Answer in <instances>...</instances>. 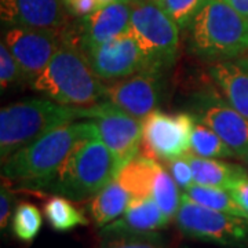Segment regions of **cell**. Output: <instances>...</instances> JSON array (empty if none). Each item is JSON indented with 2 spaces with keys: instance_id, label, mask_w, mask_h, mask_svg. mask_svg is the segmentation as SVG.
Returning <instances> with one entry per match:
<instances>
[{
  "instance_id": "1",
  "label": "cell",
  "mask_w": 248,
  "mask_h": 248,
  "mask_svg": "<svg viewBox=\"0 0 248 248\" xmlns=\"http://www.w3.org/2000/svg\"><path fill=\"white\" fill-rule=\"evenodd\" d=\"M90 137H97L90 119L61 125L3 161L1 177L25 187L47 189L75 145Z\"/></svg>"
},
{
  "instance_id": "2",
  "label": "cell",
  "mask_w": 248,
  "mask_h": 248,
  "mask_svg": "<svg viewBox=\"0 0 248 248\" xmlns=\"http://www.w3.org/2000/svg\"><path fill=\"white\" fill-rule=\"evenodd\" d=\"M35 91L58 104L89 108L107 99V84L94 73L84 53L69 42L54 54L46 68L31 81Z\"/></svg>"
},
{
  "instance_id": "3",
  "label": "cell",
  "mask_w": 248,
  "mask_h": 248,
  "mask_svg": "<svg viewBox=\"0 0 248 248\" xmlns=\"http://www.w3.org/2000/svg\"><path fill=\"white\" fill-rule=\"evenodd\" d=\"M187 29L189 50L207 61H226L248 53V18L222 0H205Z\"/></svg>"
},
{
  "instance_id": "4",
  "label": "cell",
  "mask_w": 248,
  "mask_h": 248,
  "mask_svg": "<svg viewBox=\"0 0 248 248\" xmlns=\"http://www.w3.org/2000/svg\"><path fill=\"white\" fill-rule=\"evenodd\" d=\"M78 119H86V108L68 107L43 98H28L1 108V163L40 137Z\"/></svg>"
},
{
  "instance_id": "5",
  "label": "cell",
  "mask_w": 248,
  "mask_h": 248,
  "mask_svg": "<svg viewBox=\"0 0 248 248\" xmlns=\"http://www.w3.org/2000/svg\"><path fill=\"white\" fill-rule=\"evenodd\" d=\"M120 170L107 145L98 137H90L75 145L47 189L75 202H83L112 182Z\"/></svg>"
},
{
  "instance_id": "6",
  "label": "cell",
  "mask_w": 248,
  "mask_h": 248,
  "mask_svg": "<svg viewBox=\"0 0 248 248\" xmlns=\"http://www.w3.org/2000/svg\"><path fill=\"white\" fill-rule=\"evenodd\" d=\"M128 33L140 46L146 68L166 71L179 50V27L163 6L148 0L131 1Z\"/></svg>"
},
{
  "instance_id": "7",
  "label": "cell",
  "mask_w": 248,
  "mask_h": 248,
  "mask_svg": "<svg viewBox=\"0 0 248 248\" xmlns=\"http://www.w3.org/2000/svg\"><path fill=\"white\" fill-rule=\"evenodd\" d=\"M187 237L225 247H248V219L199 205L182 196L175 217Z\"/></svg>"
},
{
  "instance_id": "8",
  "label": "cell",
  "mask_w": 248,
  "mask_h": 248,
  "mask_svg": "<svg viewBox=\"0 0 248 248\" xmlns=\"http://www.w3.org/2000/svg\"><path fill=\"white\" fill-rule=\"evenodd\" d=\"M190 115L218 134L236 157L248 160V120L223 97L215 84L193 94Z\"/></svg>"
},
{
  "instance_id": "9",
  "label": "cell",
  "mask_w": 248,
  "mask_h": 248,
  "mask_svg": "<svg viewBox=\"0 0 248 248\" xmlns=\"http://www.w3.org/2000/svg\"><path fill=\"white\" fill-rule=\"evenodd\" d=\"M196 119L187 112L166 113L153 110L142 120V155L169 161L190 151V135Z\"/></svg>"
},
{
  "instance_id": "10",
  "label": "cell",
  "mask_w": 248,
  "mask_h": 248,
  "mask_svg": "<svg viewBox=\"0 0 248 248\" xmlns=\"http://www.w3.org/2000/svg\"><path fill=\"white\" fill-rule=\"evenodd\" d=\"M86 119L94 122L97 137L110 149L122 169L138 156L142 142V120L108 99L86 108Z\"/></svg>"
},
{
  "instance_id": "11",
  "label": "cell",
  "mask_w": 248,
  "mask_h": 248,
  "mask_svg": "<svg viewBox=\"0 0 248 248\" xmlns=\"http://www.w3.org/2000/svg\"><path fill=\"white\" fill-rule=\"evenodd\" d=\"M65 32L39 28L9 27L3 33L1 42L9 47L19 63L25 80L32 81L63 45Z\"/></svg>"
},
{
  "instance_id": "12",
  "label": "cell",
  "mask_w": 248,
  "mask_h": 248,
  "mask_svg": "<svg viewBox=\"0 0 248 248\" xmlns=\"http://www.w3.org/2000/svg\"><path fill=\"white\" fill-rule=\"evenodd\" d=\"M163 72L146 68L123 79L108 81L107 99L124 112L143 120L160 104L164 83Z\"/></svg>"
},
{
  "instance_id": "13",
  "label": "cell",
  "mask_w": 248,
  "mask_h": 248,
  "mask_svg": "<svg viewBox=\"0 0 248 248\" xmlns=\"http://www.w3.org/2000/svg\"><path fill=\"white\" fill-rule=\"evenodd\" d=\"M83 53L94 73L104 81L123 79L146 69L145 55L128 31Z\"/></svg>"
},
{
  "instance_id": "14",
  "label": "cell",
  "mask_w": 248,
  "mask_h": 248,
  "mask_svg": "<svg viewBox=\"0 0 248 248\" xmlns=\"http://www.w3.org/2000/svg\"><path fill=\"white\" fill-rule=\"evenodd\" d=\"M131 19V3L115 1L81 18L78 32L71 28L65 32V40L81 51L112 40L128 31Z\"/></svg>"
},
{
  "instance_id": "15",
  "label": "cell",
  "mask_w": 248,
  "mask_h": 248,
  "mask_svg": "<svg viewBox=\"0 0 248 248\" xmlns=\"http://www.w3.org/2000/svg\"><path fill=\"white\" fill-rule=\"evenodd\" d=\"M1 22L9 27L39 28L65 32L71 14L62 0H0Z\"/></svg>"
},
{
  "instance_id": "16",
  "label": "cell",
  "mask_w": 248,
  "mask_h": 248,
  "mask_svg": "<svg viewBox=\"0 0 248 248\" xmlns=\"http://www.w3.org/2000/svg\"><path fill=\"white\" fill-rule=\"evenodd\" d=\"M167 215L152 197L131 199L125 213L115 222L104 226V233L112 237L120 236H148L160 231L169 223Z\"/></svg>"
},
{
  "instance_id": "17",
  "label": "cell",
  "mask_w": 248,
  "mask_h": 248,
  "mask_svg": "<svg viewBox=\"0 0 248 248\" xmlns=\"http://www.w3.org/2000/svg\"><path fill=\"white\" fill-rule=\"evenodd\" d=\"M208 75L232 107L248 120V55L213 62Z\"/></svg>"
},
{
  "instance_id": "18",
  "label": "cell",
  "mask_w": 248,
  "mask_h": 248,
  "mask_svg": "<svg viewBox=\"0 0 248 248\" xmlns=\"http://www.w3.org/2000/svg\"><path fill=\"white\" fill-rule=\"evenodd\" d=\"M131 196L123 186L113 179L91 199L89 211L98 228H104L119 219L127 210Z\"/></svg>"
},
{
  "instance_id": "19",
  "label": "cell",
  "mask_w": 248,
  "mask_h": 248,
  "mask_svg": "<svg viewBox=\"0 0 248 248\" xmlns=\"http://www.w3.org/2000/svg\"><path fill=\"white\" fill-rule=\"evenodd\" d=\"M185 157L192 167L193 179L197 185L228 189L236 178L246 174L243 167L222 160L200 157L190 152L186 153Z\"/></svg>"
},
{
  "instance_id": "20",
  "label": "cell",
  "mask_w": 248,
  "mask_h": 248,
  "mask_svg": "<svg viewBox=\"0 0 248 248\" xmlns=\"http://www.w3.org/2000/svg\"><path fill=\"white\" fill-rule=\"evenodd\" d=\"M160 166L159 161L140 155L119 171L116 179L130 193L131 199L151 197L153 182Z\"/></svg>"
},
{
  "instance_id": "21",
  "label": "cell",
  "mask_w": 248,
  "mask_h": 248,
  "mask_svg": "<svg viewBox=\"0 0 248 248\" xmlns=\"http://www.w3.org/2000/svg\"><path fill=\"white\" fill-rule=\"evenodd\" d=\"M184 197L193 203L207 207L210 210H215L219 213H226L247 218L248 214L241 208L239 203L233 199L231 192L228 189L222 187H213V186H203L193 184L190 187H187L185 193H182Z\"/></svg>"
},
{
  "instance_id": "22",
  "label": "cell",
  "mask_w": 248,
  "mask_h": 248,
  "mask_svg": "<svg viewBox=\"0 0 248 248\" xmlns=\"http://www.w3.org/2000/svg\"><path fill=\"white\" fill-rule=\"evenodd\" d=\"M45 217L50 226L57 232L72 231L89 223L84 214L63 196H53L46 202Z\"/></svg>"
},
{
  "instance_id": "23",
  "label": "cell",
  "mask_w": 248,
  "mask_h": 248,
  "mask_svg": "<svg viewBox=\"0 0 248 248\" xmlns=\"http://www.w3.org/2000/svg\"><path fill=\"white\" fill-rule=\"evenodd\" d=\"M190 153L208 159H229L236 157L232 149L222 141L218 134L205 124L196 120L190 135Z\"/></svg>"
},
{
  "instance_id": "24",
  "label": "cell",
  "mask_w": 248,
  "mask_h": 248,
  "mask_svg": "<svg viewBox=\"0 0 248 248\" xmlns=\"http://www.w3.org/2000/svg\"><path fill=\"white\" fill-rule=\"evenodd\" d=\"M151 197L156 202L160 210L167 215V218H175L182 203V196L179 193V186L164 166H160L156 174Z\"/></svg>"
},
{
  "instance_id": "25",
  "label": "cell",
  "mask_w": 248,
  "mask_h": 248,
  "mask_svg": "<svg viewBox=\"0 0 248 248\" xmlns=\"http://www.w3.org/2000/svg\"><path fill=\"white\" fill-rule=\"evenodd\" d=\"M42 223V213L36 205L31 203H21L18 204L13 215L11 231L18 240L24 243H31L39 234Z\"/></svg>"
},
{
  "instance_id": "26",
  "label": "cell",
  "mask_w": 248,
  "mask_h": 248,
  "mask_svg": "<svg viewBox=\"0 0 248 248\" xmlns=\"http://www.w3.org/2000/svg\"><path fill=\"white\" fill-rule=\"evenodd\" d=\"M204 1L205 0H166L164 9L177 22L178 27L186 29L197 11L202 9Z\"/></svg>"
},
{
  "instance_id": "27",
  "label": "cell",
  "mask_w": 248,
  "mask_h": 248,
  "mask_svg": "<svg viewBox=\"0 0 248 248\" xmlns=\"http://www.w3.org/2000/svg\"><path fill=\"white\" fill-rule=\"evenodd\" d=\"M19 80H25L22 69L17 60L11 54L9 47L3 42L0 43V86L1 91L7 90L10 86L18 83Z\"/></svg>"
},
{
  "instance_id": "28",
  "label": "cell",
  "mask_w": 248,
  "mask_h": 248,
  "mask_svg": "<svg viewBox=\"0 0 248 248\" xmlns=\"http://www.w3.org/2000/svg\"><path fill=\"white\" fill-rule=\"evenodd\" d=\"M166 169L169 170L170 174L172 175V178L175 179L177 185L186 190L187 187L193 185L195 179H193V172H192V167L189 164V161L184 156L181 157H177V159L169 160L166 161Z\"/></svg>"
},
{
  "instance_id": "29",
  "label": "cell",
  "mask_w": 248,
  "mask_h": 248,
  "mask_svg": "<svg viewBox=\"0 0 248 248\" xmlns=\"http://www.w3.org/2000/svg\"><path fill=\"white\" fill-rule=\"evenodd\" d=\"M148 236H120L119 239L110 241L107 248H160L155 240Z\"/></svg>"
},
{
  "instance_id": "30",
  "label": "cell",
  "mask_w": 248,
  "mask_h": 248,
  "mask_svg": "<svg viewBox=\"0 0 248 248\" xmlns=\"http://www.w3.org/2000/svg\"><path fill=\"white\" fill-rule=\"evenodd\" d=\"M68 13L71 17L76 18H86L94 11L101 9V3L98 0H62Z\"/></svg>"
},
{
  "instance_id": "31",
  "label": "cell",
  "mask_w": 248,
  "mask_h": 248,
  "mask_svg": "<svg viewBox=\"0 0 248 248\" xmlns=\"http://www.w3.org/2000/svg\"><path fill=\"white\" fill-rule=\"evenodd\" d=\"M13 203V190L10 189V181L3 178L0 190V229L4 231L10 218V210Z\"/></svg>"
},
{
  "instance_id": "32",
  "label": "cell",
  "mask_w": 248,
  "mask_h": 248,
  "mask_svg": "<svg viewBox=\"0 0 248 248\" xmlns=\"http://www.w3.org/2000/svg\"><path fill=\"white\" fill-rule=\"evenodd\" d=\"M233 199L239 203V205L248 214V175L247 172L237 177L231 186L228 187Z\"/></svg>"
},
{
  "instance_id": "33",
  "label": "cell",
  "mask_w": 248,
  "mask_h": 248,
  "mask_svg": "<svg viewBox=\"0 0 248 248\" xmlns=\"http://www.w3.org/2000/svg\"><path fill=\"white\" fill-rule=\"evenodd\" d=\"M222 1L229 4L236 11H239L241 16L248 18V0H222Z\"/></svg>"
},
{
  "instance_id": "34",
  "label": "cell",
  "mask_w": 248,
  "mask_h": 248,
  "mask_svg": "<svg viewBox=\"0 0 248 248\" xmlns=\"http://www.w3.org/2000/svg\"><path fill=\"white\" fill-rule=\"evenodd\" d=\"M101 3V6H107V4H110V3H115V1H125V0H98ZM128 3V1H127Z\"/></svg>"
},
{
  "instance_id": "35",
  "label": "cell",
  "mask_w": 248,
  "mask_h": 248,
  "mask_svg": "<svg viewBox=\"0 0 248 248\" xmlns=\"http://www.w3.org/2000/svg\"><path fill=\"white\" fill-rule=\"evenodd\" d=\"M148 1H152V3H155V4H159V6H163V7H164V1H166V0H148Z\"/></svg>"
},
{
  "instance_id": "36",
  "label": "cell",
  "mask_w": 248,
  "mask_h": 248,
  "mask_svg": "<svg viewBox=\"0 0 248 248\" xmlns=\"http://www.w3.org/2000/svg\"><path fill=\"white\" fill-rule=\"evenodd\" d=\"M125 1H128V3H131V1H134V0H125Z\"/></svg>"
}]
</instances>
